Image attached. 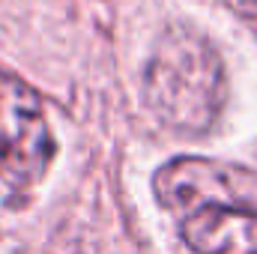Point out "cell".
<instances>
[{"label": "cell", "mask_w": 257, "mask_h": 254, "mask_svg": "<svg viewBox=\"0 0 257 254\" xmlns=\"http://www.w3.org/2000/svg\"><path fill=\"white\" fill-rule=\"evenodd\" d=\"M153 189L194 254H257V177L251 171L183 156L156 171Z\"/></svg>", "instance_id": "1"}, {"label": "cell", "mask_w": 257, "mask_h": 254, "mask_svg": "<svg viewBox=\"0 0 257 254\" xmlns=\"http://www.w3.org/2000/svg\"><path fill=\"white\" fill-rule=\"evenodd\" d=\"M224 96V66L203 36L174 27L156 42L144 72V99L159 123L183 135H203Z\"/></svg>", "instance_id": "2"}, {"label": "cell", "mask_w": 257, "mask_h": 254, "mask_svg": "<svg viewBox=\"0 0 257 254\" xmlns=\"http://www.w3.org/2000/svg\"><path fill=\"white\" fill-rule=\"evenodd\" d=\"M54 138L39 96L0 69V180L12 189H30L48 171Z\"/></svg>", "instance_id": "3"}, {"label": "cell", "mask_w": 257, "mask_h": 254, "mask_svg": "<svg viewBox=\"0 0 257 254\" xmlns=\"http://www.w3.org/2000/svg\"><path fill=\"white\" fill-rule=\"evenodd\" d=\"M239 6H242V9H245V12L257 21V0H239Z\"/></svg>", "instance_id": "4"}]
</instances>
